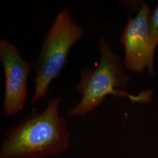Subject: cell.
Returning <instances> with one entry per match:
<instances>
[{
  "instance_id": "cell-1",
  "label": "cell",
  "mask_w": 158,
  "mask_h": 158,
  "mask_svg": "<svg viewBox=\"0 0 158 158\" xmlns=\"http://www.w3.org/2000/svg\"><path fill=\"white\" fill-rule=\"evenodd\" d=\"M61 102L59 96L51 98L43 111L29 114L6 130L0 158H48L67 151L70 133L59 113Z\"/></svg>"
},
{
  "instance_id": "cell-2",
  "label": "cell",
  "mask_w": 158,
  "mask_h": 158,
  "mask_svg": "<svg viewBox=\"0 0 158 158\" xmlns=\"http://www.w3.org/2000/svg\"><path fill=\"white\" fill-rule=\"evenodd\" d=\"M100 62L96 68L85 67L75 88L81 95L80 101L70 109L68 116H83L98 107L106 96L128 97L132 102H149L151 91L141 92L138 96L128 94L125 88L129 85L130 76L125 73L124 60L113 52L107 40L101 37L98 41Z\"/></svg>"
},
{
  "instance_id": "cell-3",
  "label": "cell",
  "mask_w": 158,
  "mask_h": 158,
  "mask_svg": "<svg viewBox=\"0 0 158 158\" xmlns=\"http://www.w3.org/2000/svg\"><path fill=\"white\" fill-rule=\"evenodd\" d=\"M85 29L74 21L68 8L57 15L34 60L35 89L32 102L45 97L51 82L64 67L73 46L85 35Z\"/></svg>"
},
{
  "instance_id": "cell-4",
  "label": "cell",
  "mask_w": 158,
  "mask_h": 158,
  "mask_svg": "<svg viewBox=\"0 0 158 158\" xmlns=\"http://www.w3.org/2000/svg\"><path fill=\"white\" fill-rule=\"evenodd\" d=\"M0 60L6 80L2 108L6 115L13 116L25 106L28 79L34 69V62L26 61L17 46L5 39L0 40Z\"/></svg>"
},
{
  "instance_id": "cell-5",
  "label": "cell",
  "mask_w": 158,
  "mask_h": 158,
  "mask_svg": "<svg viewBox=\"0 0 158 158\" xmlns=\"http://www.w3.org/2000/svg\"><path fill=\"white\" fill-rule=\"evenodd\" d=\"M150 8L142 4L135 18L130 17L119 39L124 46L125 67L133 72L140 73L147 68L153 74V48L149 32Z\"/></svg>"
},
{
  "instance_id": "cell-6",
  "label": "cell",
  "mask_w": 158,
  "mask_h": 158,
  "mask_svg": "<svg viewBox=\"0 0 158 158\" xmlns=\"http://www.w3.org/2000/svg\"><path fill=\"white\" fill-rule=\"evenodd\" d=\"M149 32L153 48L158 45V4L149 18Z\"/></svg>"
}]
</instances>
